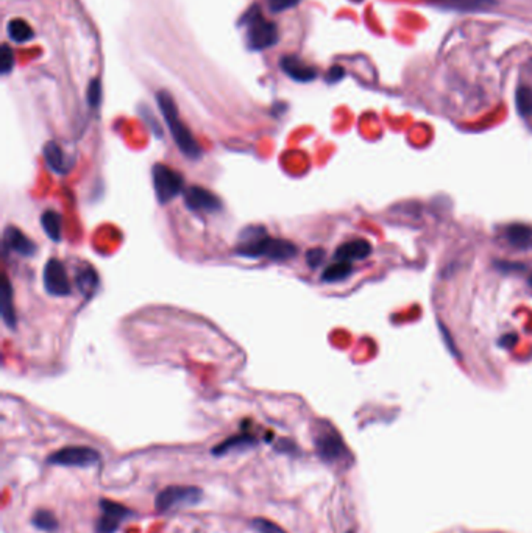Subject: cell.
Listing matches in <instances>:
<instances>
[{
    "label": "cell",
    "mask_w": 532,
    "mask_h": 533,
    "mask_svg": "<svg viewBox=\"0 0 532 533\" xmlns=\"http://www.w3.org/2000/svg\"><path fill=\"white\" fill-rule=\"evenodd\" d=\"M251 529L256 533H286L280 525L264 518H255L251 521Z\"/></svg>",
    "instance_id": "d4e9b609"
},
{
    "label": "cell",
    "mask_w": 532,
    "mask_h": 533,
    "mask_svg": "<svg viewBox=\"0 0 532 533\" xmlns=\"http://www.w3.org/2000/svg\"><path fill=\"white\" fill-rule=\"evenodd\" d=\"M428 2L437 8L460 12L487 11L498 3L497 0H428Z\"/></svg>",
    "instance_id": "7c38bea8"
},
{
    "label": "cell",
    "mask_w": 532,
    "mask_h": 533,
    "mask_svg": "<svg viewBox=\"0 0 532 533\" xmlns=\"http://www.w3.org/2000/svg\"><path fill=\"white\" fill-rule=\"evenodd\" d=\"M504 236L508 242L518 250L532 248V228L528 225L514 223L506 228Z\"/></svg>",
    "instance_id": "e0dca14e"
},
{
    "label": "cell",
    "mask_w": 532,
    "mask_h": 533,
    "mask_svg": "<svg viewBox=\"0 0 532 533\" xmlns=\"http://www.w3.org/2000/svg\"><path fill=\"white\" fill-rule=\"evenodd\" d=\"M41 225L42 230L46 232L49 239H52L53 242H60L61 240V215L49 209V211L41 215Z\"/></svg>",
    "instance_id": "d6986e66"
},
{
    "label": "cell",
    "mask_w": 532,
    "mask_h": 533,
    "mask_svg": "<svg viewBox=\"0 0 532 533\" xmlns=\"http://www.w3.org/2000/svg\"><path fill=\"white\" fill-rule=\"evenodd\" d=\"M515 344H517V335H514V334L504 335V337H501V340H499V346L508 348V350H509V348L514 346Z\"/></svg>",
    "instance_id": "4dcf8cb0"
},
{
    "label": "cell",
    "mask_w": 532,
    "mask_h": 533,
    "mask_svg": "<svg viewBox=\"0 0 532 533\" xmlns=\"http://www.w3.org/2000/svg\"><path fill=\"white\" fill-rule=\"evenodd\" d=\"M100 99H102V87L97 80H92L91 86L88 87V101L92 108H96L100 103Z\"/></svg>",
    "instance_id": "83f0119b"
},
{
    "label": "cell",
    "mask_w": 532,
    "mask_h": 533,
    "mask_svg": "<svg viewBox=\"0 0 532 533\" xmlns=\"http://www.w3.org/2000/svg\"><path fill=\"white\" fill-rule=\"evenodd\" d=\"M515 101H517V111L520 112L523 117L532 116V89L526 86L518 87L515 94Z\"/></svg>",
    "instance_id": "cb8c5ba5"
},
{
    "label": "cell",
    "mask_w": 532,
    "mask_h": 533,
    "mask_svg": "<svg viewBox=\"0 0 532 533\" xmlns=\"http://www.w3.org/2000/svg\"><path fill=\"white\" fill-rule=\"evenodd\" d=\"M100 462V454L96 449L88 446H67L56 452L50 454L47 463L56 466H71V468H88L94 466Z\"/></svg>",
    "instance_id": "52a82bcc"
},
{
    "label": "cell",
    "mask_w": 532,
    "mask_h": 533,
    "mask_svg": "<svg viewBox=\"0 0 532 533\" xmlns=\"http://www.w3.org/2000/svg\"><path fill=\"white\" fill-rule=\"evenodd\" d=\"M44 287L47 294L52 296H67L71 295L72 285L69 281L67 271L58 259H50L44 266Z\"/></svg>",
    "instance_id": "9c48e42d"
},
{
    "label": "cell",
    "mask_w": 532,
    "mask_h": 533,
    "mask_svg": "<svg viewBox=\"0 0 532 533\" xmlns=\"http://www.w3.org/2000/svg\"><path fill=\"white\" fill-rule=\"evenodd\" d=\"M244 25L247 27V42L251 50H264L278 42V28L274 22L265 19L258 6H253L245 15Z\"/></svg>",
    "instance_id": "3957f363"
},
{
    "label": "cell",
    "mask_w": 532,
    "mask_h": 533,
    "mask_svg": "<svg viewBox=\"0 0 532 533\" xmlns=\"http://www.w3.org/2000/svg\"><path fill=\"white\" fill-rule=\"evenodd\" d=\"M353 273V266L350 262H342L339 261L338 264H333L326 266L322 273V281L323 282H339L344 281L348 276Z\"/></svg>",
    "instance_id": "ffe728a7"
},
{
    "label": "cell",
    "mask_w": 532,
    "mask_h": 533,
    "mask_svg": "<svg viewBox=\"0 0 532 533\" xmlns=\"http://www.w3.org/2000/svg\"><path fill=\"white\" fill-rule=\"evenodd\" d=\"M238 256L269 257L272 261H288L297 256V246L289 240L270 239L264 228H249L244 232L242 242L236 248Z\"/></svg>",
    "instance_id": "6da1fadb"
},
{
    "label": "cell",
    "mask_w": 532,
    "mask_h": 533,
    "mask_svg": "<svg viewBox=\"0 0 532 533\" xmlns=\"http://www.w3.org/2000/svg\"><path fill=\"white\" fill-rule=\"evenodd\" d=\"M151 176H153L156 198L161 205H167L169 201H172L185 187L183 175L169 166H164V164H156L151 170Z\"/></svg>",
    "instance_id": "8992f818"
},
{
    "label": "cell",
    "mask_w": 532,
    "mask_h": 533,
    "mask_svg": "<svg viewBox=\"0 0 532 533\" xmlns=\"http://www.w3.org/2000/svg\"><path fill=\"white\" fill-rule=\"evenodd\" d=\"M31 524H33L36 529L47 533H55L60 527L58 519L49 510H36L33 518H31Z\"/></svg>",
    "instance_id": "44dd1931"
},
{
    "label": "cell",
    "mask_w": 532,
    "mask_h": 533,
    "mask_svg": "<svg viewBox=\"0 0 532 533\" xmlns=\"http://www.w3.org/2000/svg\"><path fill=\"white\" fill-rule=\"evenodd\" d=\"M201 494L203 491L199 487H167L156 494L155 509L158 513H169L183 507L197 505L201 500Z\"/></svg>",
    "instance_id": "277c9868"
},
{
    "label": "cell",
    "mask_w": 532,
    "mask_h": 533,
    "mask_svg": "<svg viewBox=\"0 0 532 533\" xmlns=\"http://www.w3.org/2000/svg\"><path fill=\"white\" fill-rule=\"evenodd\" d=\"M44 160H46L47 166L58 175H66L72 169V161L66 160V155L55 142H47L46 147H44Z\"/></svg>",
    "instance_id": "2e32d148"
},
{
    "label": "cell",
    "mask_w": 532,
    "mask_h": 533,
    "mask_svg": "<svg viewBox=\"0 0 532 533\" xmlns=\"http://www.w3.org/2000/svg\"><path fill=\"white\" fill-rule=\"evenodd\" d=\"M280 66L288 77H290L295 81H300V83H308V81H313L317 78V69L306 65V62L301 61L299 56H294V55L283 56Z\"/></svg>",
    "instance_id": "8fae6325"
},
{
    "label": "cell",
    "mask_w": 532,
    "mask_h": 533,
    "mask_svg": "<svg viewBox=\"0 0 532 533\" xmlns=\"http://www.w3.org/2000/svg\"><path fill=\"white\" fill-rule=\"evenodd\" d=\"M301 2V0H269V10L272 12H283L286 10L294 8Z\"/></svg>",
    "instance_id": "484cf974"
},
{
    "label": "cell",
    "mask_w": 532,
    "mask_h": 533,
    "mask_svg": "<svg viewBox=\"0 0 532 533\" xmlns=\"http://www.w3.org/2000/svg\"><path fill=\"white\" fill-rule=\"evenodd\" d=\"M186 206L194 212H217L222 209V201L217 195L200 186H191L185 192Z\"/></svg>",
    "instance_id": "30bf717a"
},
{
    "label": "cell",
    "mask_w": 532,
    "mask_h": 533,
    "mask_svg": "<svg viewBox=\"0 0 532 533\" xmlns=\"http://www.w3.org/2000/svg\"><path fill=\"white\" fill-rule=\"evenodd\" d=\"M156 100H158V105H160V110L163 112L164 119H166L170 135H172L175 144L178 145L181 153L186 158H189V160H199L201 156L200 145L197 144V141H195L192 133L189 131L188 126L181 122V119L178 116V110H176V105L172 99V95L166 91H160L156 95Z\"/></svg>",
    "instance_id": "7a4b0ae2"
},
{
    "label": "cell",
    "mask_w": 532,
    "mask_h": 533,
    "mask_svg": "<svg viewBox=\"0 0 532 533\" xmlns=\"http://www.w3.org/2000/svg\"><path fill=\"white\" fill-rule=\"evenodd\" d=\"M314 443L320 459L329 465H338V463L350 460V452H348L344 440L333 428H322L315 435Z\"/></svg>",
    "instance_id": "5b68a950"
},
{
    "label": "cell",
    "mask_w": 532,
    "mask_h": 533,
    "mask_svg": "<svg viewBox=\"0 0 532 533\" xmlns=\"http://www.w3.org/2000/svg\"><path fill=\"white\" fill-rule=\"evenodd\" d=\"M0 65H2V72L3 74H8L11 69H13V65H15L13 52H11V49L6 46V44L2 47V53H0Z\"/></svg>",
    "instance_id": "f1b7e54d"
},
{
    "label": "cell",
    "mask_w": 532,
    "mask_h": 533,
    "mask_svg": "<svg viewBox=\"0 0 532 533\" xmlns=\"http://www.w3.org/2000/svg\"><path fill=\"white\" fill-rule=\"evenodd\" d=\"M3 245L21 256L35 255L36 245L16 226H8L3 234Z\"/></svg>",
    "instance_id": "4fadbf2b"
},
{
    "label": "cell",
    "mask_w": 532,
    "mask_h": 533,
    "mask_svg": "<svg viewBox=\"0 0 532 533\" xmlns=\"http://www.w3.org/2000/svg\"><path fill=\"white\" fill-rule=\"evenodd\" d=\"M6 31H8V36L11 40L19 44L27 42L33 37V28H31L25 21H21V19H15V21H11L8 24V27H6Z\"/></svg>",
    "instance_id": "7402d4cb"
},
{
    "label": "cell",
    "mask_w": 532,
    "mask_h": 533,
    "mask_svg": "<svg viewBox=\"0 0 532 533\" xmlns=\"http://www.w3.org/2000/svg\"><path fill=\"white\" fill-rule=\"evenodd\" d=\"M344 75H345L344 69H342L340 66H334V67H331L328 71L326 81H328V83H338L339 80L344 78Z\"/></svg>",
    "instance_id": "f546056e"
},
{
    "label": "cell",
    "mask_w": 532,
    "mask_h": 533,
    "mask_svg": "<svg viewBox=\"0 0 532 533\" xmlns=\"http://www.w3.org/2000/svg\"><path fill=\"white\" fill-rule=\"evenodd\" d=\"M497 266L501 270H523L522 264H510V262H497Z\"/></svg>",
    "instance_id": "1f68e13d"
},
{
    "label": "cell",
    "mask_w": 532,
    "mask_h": 533,
    "mask_svg": "<svg viewBox=\"0 0 532 533\" xmlns=\"http://www.w3.org/2000/svg\"><path fill=\"white\" fill-rule=\"evenodd\" d=\"M529 285H531V287H532V275L529 276Z\"/></svg>",
    "instance_id": "d6a6232c"
},
{
    "label": "cell",
    "mask_w": 532,
    "mask_h": 533,
    "mask_svg": "<svg viewBox=\"0 0 532 533\" xmlns=\"http://www.w3.org/2000/svg\"><path fill=\"white\" fill-rule=\"evenodd\" d=\"M99 507L100 516L96 523V533H116L125 519L135 516V513L125 505L105 498L100 499Z\"/></svg>",
    "instance_id": "ba28073f"
},
{
    "label": "cell",
    "mask_w": 532,
    "mask_h": 533,
    "mask_svg": "<svg viewBox=\"0 0 532 533\" xmlns=\"http://www.w3.org/2000/svg\"><path fill=\"white\" fill-rule=\"evenodd\" d=\"M256 444H258V440L251 434H239V435H233L230 439H226L220 444H217V446L213 448L211 452L215 457H222L225 454L236 452V450L239 452V450L250 449L253 446H256Z\"/></svg>",
    "instance_id": "9a60e30c"
},
{
    "label": "cell",
    "mask_w": 532,
    "mask_h": 533,
    "mask_svg": "<svg viewBox=\"0 0 532 533\" xmlns=\"http://www.w3.org/2000/svg\"><path fill=\"white\" fill-rule=\"evenodd\" d=\"M372 255V245L364 239L351 240L340 245L334 253V257L342 262H353V261H363Z\"/></svg>",
    "instance_id": "5bb4252c"
},
{
    "label": "cell",
    "mask_w": 532,
    "mask_h": 533,
    "mask_svg": "<svg viewBox=\"0 0 532 533\" xmlns=\"http://www.w3.org/2000/svg\"><path fill=\"white\" fill-rule=\"evenodd\" d=\"M348 533H353V532H348Z\"/></svg>",
    "instance_id": "836d02e7"
},
{
    "label": "cell",
    "mask_w": 532,
    "mask_h": 533,
    "mask_svg": "<svg viewBox=\"0 0 532 533\" xmlns=\"http://www.w3.org/2000/svg\"><path fill=\"white\" fill-rule=\"evenodd\" d=\"M325 250L323 248H313L306 253V262L311 269H317L325 261Z\"/></svg>",
    "instance_id": "4316f807"
},
{
    "label": "cell",
    "mask_w": 532,
    "mask_h": 533,
    "mask_svg": "<svg viewBox=\"0 0 532 533\" xmlns=\"http://www.w3.org/2000/svg\"><path fill=\"white\" fill-rule=\"evenodd\" d=\"M97 285H99L97 273L94 271L90 265L85 266V269L81 270V271H78V275H77V287H78V290L85 296L91 295L92 291L97 289Z\"/></svg>",
    "instance_id": "603a6c76"
},
{
    "label": "cell",
    "mask_w": 532,
    "mask_h": 533,
    "mask_svg": "<svg viewBox=\"0 0 532 533\" xmlns=\"http://www.w3.org/2000/svg\"><path fill=\"white\" fill-rule=\"evenodd\" d=\"M0 310H2L5 325L10 329H16L17 319H16L15 304H13V289L8 278H3L2 289H0Z\"/></svg>",
    "instance_id": "ac0fdd59"
}]
</instances>
